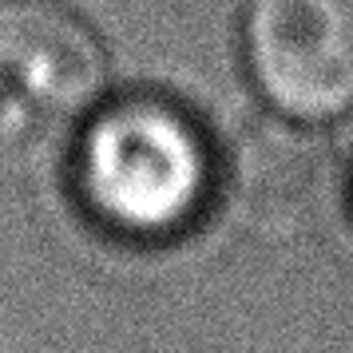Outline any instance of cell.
Here are the masks:
<instances>
[{
    "mask_svg": "<svg viewBox=\"0 0 353 353\" xmlns=\"http://www.w3.org/2000/svg\"><path fill=\"white\" fill-rule=\"evenodd\" d=\"M88 223L131 246L191 239L223 199V159L203 119L167 96L131 92L92 108L72 151Z\"/></svg>",
    "mask_w": 353,
    "mask_h": 353,
    "instance_id": "obj_1",
    "label": "cell"
},
{
    "mask_svg": "<svg viewBox=\"0 0 353 353\" xmlns=\"http://www.w3.org/2000/svg\"><path fill=\"white\" fill-rule=\"evenodd\" d=\"M112 64L68 0H0V151H44L99 103Z\"/></svg>",
    "mask_w": 353,
    "mask_h": 353,
    "instance_id": "obj_2",
    "label": "cell"
},
{
    "mask_svg": "<svg viewBox=\"0 0 353 353\" xmlns=\"http://www.w3.org/2000/svg\"><path fill=\"white\" fill-rule=\"evenodd\" d=\"M242 64L274 115L353 119V0H246Z\"/></svg>",
    "mask_w": 353,
    "mask_h": 353,
    "instance_id": "obj_3",
    "label": "cell"
},
{
    "mask_svg": "<svg viewBox=\"0 0 353 353\" xmlns=\"http://www.w3.org/2000/svg\"><path fill=\"white\" fill-rule=\"evenodd\" d=\"M223 194L258 239L298 242L334 219L345 171L330 135L270 112L239 128L223 163Z\"/></svg>",
    "mask_w": 353,
    "mask_h": 353,
    "instance_id": "obj_4",
    "label": "cell"
},
{
    "mask_svg": "<svg viewBox=\"0 0 353 353\" xmlns=\"http://www.w3.org/2000/svg\"><path fill=\"white\" fill-rule=\"evenodd\" d=\"M345 194H350V207H353V167H350V175H345Z\"/></svg>",
    "mask_w": 353,
    "mask_h": 353,
    "instance_id": "obj_5",
    "label": "cell"
}]
</instances>
